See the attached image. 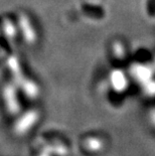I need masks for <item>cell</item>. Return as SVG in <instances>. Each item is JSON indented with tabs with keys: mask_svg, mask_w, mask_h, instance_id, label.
<instances>
[{
	"mask_svg": "<svg viewBox=\"0 0 155 156\" xmlns=\"http://www.w3.org/2000/svg\"><path fill=\"white\" fill-rule=\"evenodd\" d=\"M133 73H134V75L137 77V79L144 80V81L150 77L149 69H148L147 68L141 67V66H137V67L133 69Z\"/></svg>",
	"mask_w": 155,
	"mask_h": 156,
	"instance_id": "obj_2",
	"label": "cell"
},
{
	"mask_svg": "<svg viewBox=\"0 0 155 156\" xmlns=\"http://www.w3.org/2000/svg\"><path fill=\"white\" fill-rule=\"evenodd\" d=\"M23 28H24V31H25V34L27 36L28 41H33L35 39V34H34V30H32L31 27H30V24H29L28 20L26 19H23Z\"/></svg>",
	"mask_w": 155,
	"mask_h": 156,
	"instance_id": "obj_3",
	"label": "cell"
},
{
	"mask_svg": "<svg viewBox=\"0 0 155 156\" xmlns=\"http://www.w3.org/2000/svg\"><path fill=\"white\" fill-rule=\"evenodd\" d=\"M111 81L113 87L118 91H123L127 87V80L123 73L120 71H114L111 75Z\"/></svg>",
	"mask_w": 155,
	"mask_h": 156,
	"instance_id": "obj_1",
	"label": "cell"
}]
</instances>
